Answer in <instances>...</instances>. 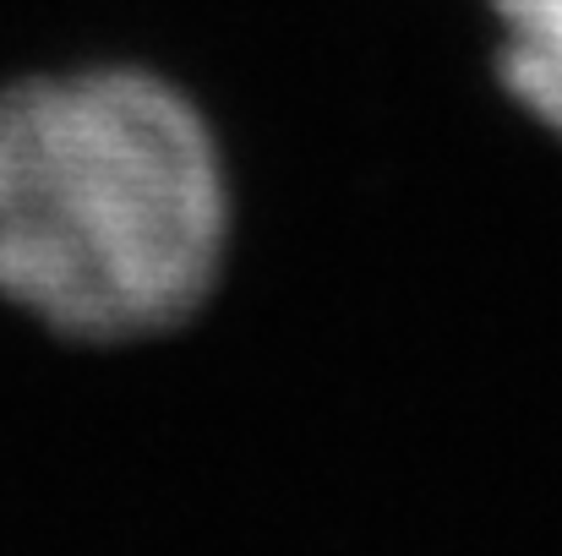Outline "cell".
I'll return each instance as SVG.
<instances>
[{
    "mask_svg": "<svg viewBox=\"0 0 562 556\" xmlns=\"http://www.w3.org/2000/svg\"><path fill=\"white\" fill-rule=\"evenodd\" d=\"M229 181L181 88L132 66L0 88V295L77 344L154 339L207 300Z\"/></svg>",
    "mask_w": 562,
    "mask_h": 556,
    "instance_id": "cell-1",
    "label": "cell"
},
{
    "mask_svg": "<svg viewBox=\"0 0 562 556\" xmlns=\"http://www.w3.org/2000/svg\"><path fill=\"white\" fill-rule=\"evenodd\" d=\"M503 88L562 137V0H486Z\"/></svg>",
    "mask_w": 562,
    "mask_h": 556,
    "instance_id": "cell-2",
    "label": "cell"
}]
</instances>
